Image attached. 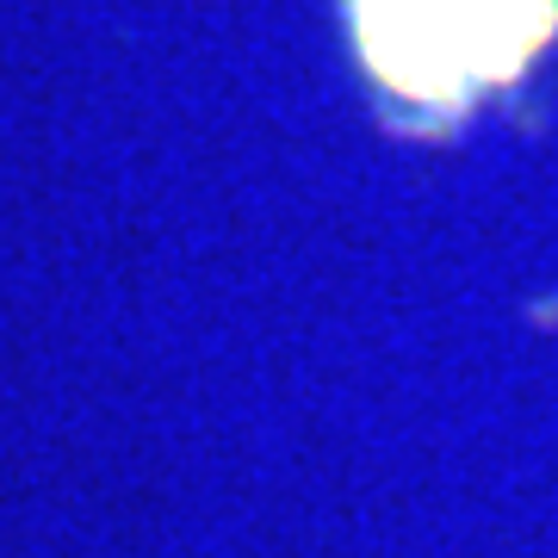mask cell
<instances>
[{
	"label": "cell",
	"instance_id": "2",
	"mask_svg": "<svg viewBox=\"0 0 558 558\" xmlns=\"http://www.w3.org/2000/svg\"><path fill=\"white\" fill-rule=\"evenodd\" d=\"M484 38V87L515 94L558 44V0H478Z\"/></svg>",
	"mask_w": 558,
	"mask_h": 558
},
{
	"label": "cell",
	"instance_id": "1",
	"mask_svg": "<svg viewBox=\"0 0 558 558\" xmlns=\"http://www.w3.org/2000/svg\"><path fill=\"white\" fill-rule=\"evenodd\" d=\"M341 13L385 124L410 137H453L490 94L478 0H341Z\"/></svg>",
	"mask_w": 558,
	"mask_h": 558
}]
</instances>
